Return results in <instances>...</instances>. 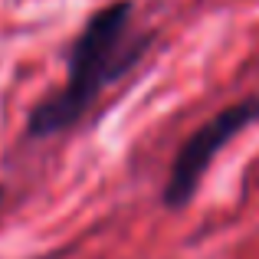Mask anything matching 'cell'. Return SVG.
Here are the masks:
<instances>
[{
	"label": "cell",
	"mask_w": 259,
	"mask_h": 259,
	"mask_svg": "<svg viewBox=\"0 0 259 259\" xmlns=\"http://www.w3.org/2000/svg\"><path fill=\"white\" fill-rule=\"evenodd\" d=\"M132 0H115L95 10L82 23L79 36L69 46L66 59V85L59 92L46 95L26 118L30 138H53V135L69 132L72 125L85 118L92 102L108 82L125 76L141 59L148 46V36L132 39Z\"/></svg>",
	"instance_id": "6da1fadb"
},
{
	"label": "cell",
	"mask_w": 259,
	"mask_h": 259,
	"mask_svg": "<svg viewBox=\"0 0 259 259\" xmlns=\"http://www.w3.org/2000/svg\"><path fill=\"white\" fill-rule=\"evenodd\" d=\"M256 118H259V95H249V99L233 102L223 112H217L210 121H203L181 145V151H177L171 164V174H167V184H164V207L171 210L187 207L194 200L207 167L213 164V158Z\"/></svg>",
	"instance_id": "7a4b0ae2"
},
{
	"label": "cell",
	"mask_w": 259,
	"mask_h": 259,
	"mask_svg": "<svg viewBox=\"0 0 259 259\" xmlns=\"http://www.w3.org/2000/svg\"><path fill=\"white\" fill-rule=\"evenodd\" d=\"M0 200H4V190H0Z\"/></svg>",
	"instance_id": "3957f363"
}]
</instances>
